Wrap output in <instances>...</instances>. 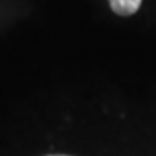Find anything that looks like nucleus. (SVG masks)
I'll use <instances>...</instances> for the list:
<instances>
[{
  "instance_id": "1",
  "label": "nucleus",
  "mask_w": 156,
  "mask_h": 156,
  "mask_svg": "<svg viewBox=\"0 0 156 156\" xmlns=\"http://www.w3.org/2000/svg\"><path fill=\"white\" fill-rule=\"evenodd\" d=\"M110 8L119 16L134 15L142 5V0H108Z\"/></svg>"
},
{
  "instance_id": "2",
  "label": "nucleus",
  "mask_w": 156,
  "mask_h": 156,
  "mask_svg": "<svg viewBox=\"0 0 156 156\" xmlns=\"http://www.w3.org/2000/svg\"><path fill=\"white\" fill-rule=\"evenodd\" d=\"M49 156H66V154H49Z\"/></svg>"
}]
</instances>
